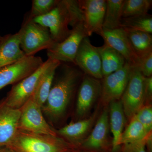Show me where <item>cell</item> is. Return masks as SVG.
<instances>
[{
	"mask_svg": "<svg viewBox=\"0 0 152 152\" xmlns=\"http://www.w3.org/2000/svg\"><path fill=\"white\" fill-rule=\"evenodd\" d=\"M59 75L53 81L51 88L42 111L51 121L56 122L65 114L84 74L72 63H61Z\"/></svg>",
	"mask_w": 152,
	"mask_h": 152,
	"instance_id": "cell-1",
	"label": "cell"
},
{
	"mask_svg": "<svg viewBox=\"0 0 152 152\" xmlns=\"http://www.w3.org/2000/svg\"><path fill=\"white\" fill-rule=\"evenodd\" d=\"M39 24L48 28L55 43H60L70 34L72 27L83 22V16L78 1L59 0L51 11L42 16L33 19Z\"/></svg>",
	"mask_w": 152,
	"mask_h": 152,
	"instance_id": "cell-2",
	"label": "cell"
},
{
	"mask_svg": "<svg viewBox=\"0 0 152 152\" xmlns=\"http://www.w3.org/2000/svg\"><path fill=\"white\" fill-rule=\"evenodd\" d=\"M7 146L15 152H76L79 148L58 135L42 134L18 129Z\"/></svg>",
	"mask_w": 152,
	"mask_h": 152,
	"instance_id": "cell-3",
	"label": "cell"
},
{
	"mask_svg": "<svg viewBox=\"0 0 152 152\" xmlns=\"http://www.w3.org/2000/svg\"><path fill=\"white\" fill-rule=\"evenodd\" d=\"M20 47L26 56L50 48L55 42L48 28L26 17L18 32Z\"/></svg>",
	"mask_w": 152,
	"mask_h": 152,
	"instance_id": "cell-4",
	"label": "cell"
},
{
	"mask_svg": "<svg viewBox=\"0 0 152 152\" xmlns=\"http://www.w3.org/2000/svg\"><path fill=\"white\" fill-rule=\"evenodd\" d=\"M146 78L137 68L132 67L127 85L120 99L128 119L130 120L144 105Z\"/></svg>",
	"mask_w": 152,
	"mask_h": 152,
	"instance_id": "cell-5",
	"label": "cell"
},
{
	"mask_svg": "<svg viewBox=\"0 0 152 152\" xmlns=\"http://www.w3.org/2000/svg\"><path fill=\"white\" fill-rule=\"evenodd\" d=\"M54 61L48 58L34 72L14 85L4 99L6 104L13 108H20L32 96L41 77Z\"/></svg>",
	"mask_w": 152,
	"mask_h": 152,
	"instance_id": "cell-6",
	"label": "cell"
},
{
	"mask_svg": "<svg viewBox=\"0 0 152 152\" xmlns=\"http://www.w3.org/2000/svg\"><path fill=\"white\" fill-rule=\"evenodd\" d=\"M86 37L88 36L83 22L78 23L73 27L70 34L64 40L61 42L55 43L53 47L47 50L48 58L57 60L61 63L75 64V58L81 42Z\"/></svg>",
	"mask_w": 152,
	"mask_h": 152,
	"instance_id": "cell-7",
	"label": "cell"
},
{
	"mask_svg": "<svg viewBox=\"0 0 152 152\" xmlns=\"http://www.w3.org/2000/svg\"><path fill=\"white\" fill-rule=\"evenodd\" d=\"M20 109L19 130L35 134L57 135L56 131L45 120L42 107L36 103L31 98Z\"/></svg>",
	"mask_w": 152,
	"mask_h": 152,
	"instance_id": "cell-8",
	"label": "cell"
},
{
	"mask_svg": "<svg viewBox=\"0 0 152 152\" xmlns=\"http://www.w3.org/2000/svg\"><path fill=\"white\" fill-rule=\"evenodd\" d=\"M44 62L41 57L26 56L16 62L0 69V90L19 83L34 72Z\"/></svg>",
	"mask_w": 152,
	"mask_h": 152,
	"instance_id": "cell-9",
	"label": "cell"
},
{
	"mask_svg": "<svg viewBox=\"0 0 152 152\" xmlns=\"http://www.w3.org/2000/svg\"><path fill=\"white\" fill-rule=\"evenodd\" d=\"M132 68L126 62L121 69L103 78L100 97L102 103L107 105L121 99L127 85Z\"/></svg>",
	"mask_w": 152,
	"mask_h": 152,
	"instance_id": "cell-10",
	"label": "cell"
},
{
	"mask_svg": "<svg viewBox=\"0 0 152 152\" xmlns=\"http://www.w3.org/2000/svg\"><path fill=\"white\" fill-rule=\"evenodd\" d=\"M101 80L84 74L77 91L76 114L80 119L86 116L100 97Z\"/></svg>",
	"mask_w": 152,
	"mask_h": 152,
	"instance_id": "cell-11",
	"label": "cell"
},
{
	"mask_svg": "<svg viewBox=\"0 0 152 152\" xmlns=\"http://www.w3.org/2000/svg\"><path fill=\"white\" fill-rule=\"evenodd\" d=\"M75 64L86 75L99 80L103 78L100 56L96 47L92 45L88 37H85L81 42Z\"/></svg>",
	"mask_w": 152,
	"mask_h": 152,
	"instance_id": "cell-12",
	"label": "cell"
},
{
	"mask_svg": "<svg viewBox=\"0 0 152 152\" xmlns=\"http://www.w3.org/2000/svg\"><path fill=\"white\" fill-rule=\"evenodd\" d=\"M83 24L88 37L99 34L103 30L106 8V0H79Z\"/></svg>",
	"mask_w": 152,
	"mask_h": 152,
	"instance_id": "cell-13",
	"label": "cell"
},
{
	"mask_svg": "<svg viewBox=\"0 0 152 152\" xmlns=\"http://www.w3.org/2000/svg\"><path fill=\"white\" fill-rule=\"evenodd\" d=\"M99 35L103 39L105 44L118 52L132 67H137L140 58L133 50L126 33L122 28L113 30L103 29Z\"/></svg>",
	"mask_w": 152,
	"mask_h": 152,
	"instance_id": "cell-14",
	"label": "cell"
},
{
	"mask_svg": "<svg viewBox=\"0 0 152 152\" xmlns=\"http://www.w3.org/2000/svg\"><path fill=\"white\" fill-rule=\"evenodd\" d=\"M20 110L0 101V147L7 146L18 130Z\"/></svg>",
	"mask_w": 152,
	"mask_h": 152,
	"instance_id": "cell-15",
	"label": "cell"
},
{
	"mask_svg": "<svg viewBox=\"0 0 152 152\" xmlns=\"http://www.w3.org/2000/svg\"><path fill=\"white\" fill-rule=\"evenodd\" d=\"M109 127V111L107 108L101 114L93 131L80 148L91 151L103 150L107 146Z\"/></svg>",
	"mask_w": 152,
	"mask_h": 152,
	"instance_id": "cell-16",
	"label": "cell"
},
{
	"mask_svg": "<svg viewBox=\"0 0 152 152\" xmlns=\"http://www.w3.org/2000/svg\"><path fill=\"white\" fill-rule=\"evenodd\" d=\"M96 117V113L89 118L70 123L56 131L57 135L80 148L81 144L88 136Z\"/></svg>",
	"mask_w": 152,
	"mask_h": 152,
	"instance_id": "cell-17",
	"label": "cell"
},
{
	"mask_svg": "<svg viewBox=\"0 0 152 152\" xmlns=\"http://www.w3.org/2000/svg\"><path fill=\"white\" fill-rule=\"evenodd\" d=\"M25 56L20 47L18 33L1 37L0 69L16 62Z\"/></svg>",
	"mask_w": 152,
	"mask_h": 152,
	"instance_id": "cell-18",
	"label": "cell"
},
{
	"mask_svg": "<svg viewBox=\"0 0 152 152\" xmlns=\"http://www.w3.org/2000/svg\"><path fill=\"white\" fill-rule=\"evenodd\" d=\"M109 126L113 135V151L119 146V141L126 124V117L121 100L114 101L109 104Z\"/></svg>",
	"mask_w": 152,
	"mask_h": 152,
	"instance_id": "cell-19",
	"label": "cell"
},
{
	"mask_svg": "<svg viewBox=\"0 0 152 152\" xmlns=\"http://www.w3.org/2000/svg\"><path fill=\"white\" fill-rule=\"evenodd\" d=\"M96 48L100 56L103 77L121 69L126 63L118 52L106 44Z\"/></svg>",
	"mask_w": 152,
	"mask_h": 152,
	"instance_id": "cell-20",
	"label": "cell"
},
{
	"mask_svg": "<svg viewBox=\"0 0 152 152\" xmlns=\"http://www.w3.org/2000/svg\"><path fill=\"white\" fill-rule=\"evenodd\" d=\"M61 63L57 60L54 61L53 64L41 77L34 94L31 97L33 100L42 107L48 99L56 70Z\"/></svg>",
	"mask_w": 152,
	"mask_h": 152,
	"instance_id": "cell-21",
	"label": "cell"
},
{
	"mask_svg": "<svg viewBox=\"0 0 152 152\" xmlns=\"http://www.w3.org/2000/svg\"><path fill=\"white\" fill-rule=\"evenodd\" d=\"M125 31L133 50L140 58L152 53V34L138 31Z\"/></svg>",
	"mask_w": 152,
	"mask_h": 152,
	"instance_id": "cell-22",
	"label": "cell"
},
{
	"mask_svg": "<svg viewBox=\"0 0 152 152\" xmlns=\"http://www.w3.org/2000/svg\"><path fill=\"white\" fill-rule=\"evenodd\" d=\"M124 0H107L103 29L113 30L121 28Z\"/></svg>",
	"mask_w": 152,
	"mask_h": 152,
	"instance_id": "cell-23",
	"label": "cell"
},
{
	"mask_svg": "<svg viewBox=\"0 0 152 152\" xmlns=\"http://www.w3.org/2000/svg\"><path fill=\"white\" fill-rule=\"evenodd\" d=\"M130 120L129 124L121 135L119 145L140 141L144 140L148 134L149 133L134 116Z\"/></svg>",
	"mask_w": 152,
	"mask_h": 152,
	"instance_id": "cell-24",
	"label": "cell"
},
{
	"mask_svg": "<svg viewBox=\"0 0 152 152\" xmlns=\"http://www.w3.org/2000/svg\"><path fill=\"white\" fill-rule=\"evenodd\" d=\"M121 28L126 31H138L152 34V15L148 14L145 15L122 18Z\"/></svg>",
	"mask_w": 152,
	"mask_h": 152,
	"instance_id": "cell-25",
	"label": "cell"
},
{
	"mask_svg": "<svg viewBox=\"0 0 152 152\" xmlns=\"http://www.w3.org/2000/svg\"><path fill=\"white\" fill-rule=\"evenodd\" d=\"M151 0H124L123 18L145 15L151 8Z\"/></svg>",
	"mask_w": 152,
	"mask_h": 152,
	"instance_id": "cell-26",
	"label": "cell"
},
{
	"mask_svg": "<svg viewBox=\"0 0 152 152\" xmlns=\"http://www.w3.org/2000/svg\"><path fill=\"white\" fill-rule=\"evenodd\" d=\"M59 0H33L31 12L27 16L30 19L46 15L51 11Z\"/></svg>",
	"mask_w": 152,
	"mask_h": 152,
	"instance_id": "cell-27",
	"label": "cell"
},
{
	"mask_svg": "<svg viewBox=\"0 0 152 152\" xmlns=\"http://www.w3.org/2000/svg\"><path fill=\"white\" fill-rule=\"evenodd\" d=\"M134 116L143 126L147 132H152V107L151 104L142 106Z\"/></svg>",
	"mask_w": 152,
	"mask_h": 152,
	"instance_id": "cell-28",
	"label": "cell"
},
{
	"mask_svg": "<svg viewBox=\"0 0 152 152\" xmlns=\"http://www.w3.org/2000/svg\"><path fill=\"white\" fill-rule=\"evenodd\" d=\"M137 68L146 77L152 76V52L140 58V63Z\"/></svg>",
	"mask_w": 152,
	"mask_h": 152,
	"instance_id": "cell-29",
	"label": "cell"
},
{
	"mask_svg": "<svg viewBox=\"0 0 152 152\" xmlns=\"http://www.w3.org/2000/svg\"><path fill=\"white\" fill-rule=\"evenodd\" d=\"M147 137L140 141L123 145L122 152H146L145 147Z\"/></svg>",
	"mask_w": 152,
	"mask_h": 152,
	"instance_id": "cell-30",
	"label": "cell"
},
{
	"mask_svg": "<svg viewBox=\"0 0 152 152\" xmlns=\"http://www.w3.org/2000/svg\"><path fill=\"white\" fill-rule=\"evenodd\" d=\"M152 98V76L146 77L145 85V102L151 104Z\"/></svg>",
	"mask_w": 152,
	"mask_h": 152,
	"instance_id": "cell-31",
	"label": "cell"
},
{
	"mask_svg": "<svg viewBox=\"0 0 152 152\" xmlns=\"http://www.w3.org/2000/svg\"><path fill=\"white\" fill-rule=\"evenodd\" d=\"M0 152H15L12 149L7 146L0 147Z\"/></svg>",
	"mask_w": 152,
	"mask_h": 152,
	"instance_id": "cell-32",
	"label": "cell"
},
{
	"mask_svg": "<svg viewBox=\"0 0 152 152\" xmlns=\"http://www.w3.org/2000/svg\"><path fill=\"white\" fill-rule=\"evenodd\" d=\"M1 36H0V40H1Z\"/></svg>",
	"mask_w": 152,
	"mask_h": 152,
	"instance_id": "cell-33",
	"label": "cell"
},
{
	"mask_svg": "<svg viewBox=\"0 0 152 152\" xmlns=\"http://www.w3.org/2000/svg\"><path fill=\"white\" fill-rule=\"evenodd\" d=\"M76 152H80V151H79Z\"/></svg>",
	"mask_w": 152,
	"mask_h": 152,
	"instance_id": "cell-34",
	"label": "cell"
}]
</instances>
